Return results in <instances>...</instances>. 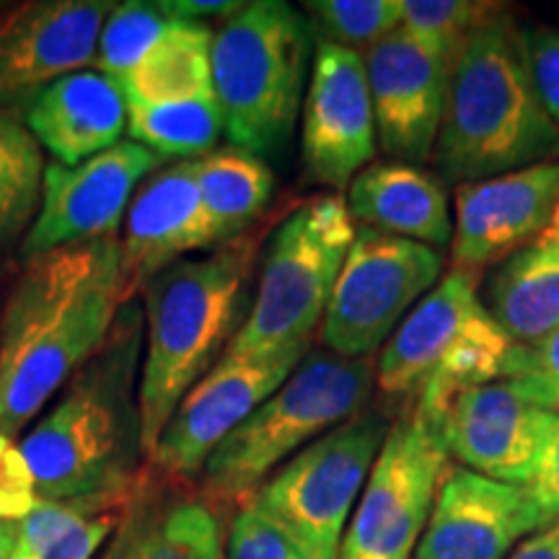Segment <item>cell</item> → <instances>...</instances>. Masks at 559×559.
<instances>
[{
  "mask_svg": "<svg viewBox=\"0 0 559 559\" xmlns=\"http://www.w3.org/2000/svg\"><path fill=\"white\" fill-rule=\"evenodd\" d=\"M128 300L120 236L24 260L0 300V436H24Z\"/></svg>",
  "mask_w": 559,
  "mask_h": 559,
  "instance_id": "1",
  "label": "cell"
},
{
  "mask_svg": "<svg viewBox=\"0 0 559 559\" xmlns=\"http://www.w3.org/2000/svg\"><path fill=\"white\" fill-rule=\"evenodd\" d=\"M145 347L143 300L117 313L109 337L70 376L21 436L39 500L128 498L140 443V366Z\"/></svg>",
  "mask_w": 559,
  "mask_h": 559,
  "instance_id": "2",
  "label": "cell"
},
{
  "mask_svg": "<svg viewBox=\"0 0 559 559\" xmlns=\"http://www.w3.org/2000/svg\"><path fill=\"white\" fill-rule=\"evenodd\" d=\"M559 158V128L531 79L526 32L500 11L461 41L436 143L440 177L469 185Z\"/></svg>",
  "mask_w": 559,
  "mask_h": 559,
  "instance_id": "3",
  "label": "cell"
},
{
  "mask_svg": "<svg viewBox=\"0 0 559 559\" xmlns=\"http://www.w3.org/2000/svg\"><path fill=\"white\" fill-rule=\"evenodd\" d=\"M254 249L257 243L241 236L205 257L169 264L140 290L145 347L138 402L145 459L179 402L223 358L247 319Z\"/></svg>",
  "mask_w": 559,
  "mask_h": 559,
  "instance_id": "4",
  "label": "cell"
},
{
  "mask_svg": "<svg viewBox=\"0 0 559 559\" xmlns=\"http://www.w3.org/2000/svg\"><path fill=\"white\" fill-rule=\"evenodd\" d=\"M313 52L311 21L283 0L243 3L213 32V86L234 148L262 158L288 143Z\"/></svg>",
  "mask_w": 559,
  "mask_h": 559,
  "instance_id": "5",
  "label": "cell"
},
{
  "mask_svg": "<svg viewBox=\"0 0 559 559\" xmlns=\"http://www.w3.org/2000/svg\"><path fill=\"white\" fill-rule=\"evenodd\" d=\"M513 345L479 298L477 275L453 267L381 347L376 386L445 419L461 391L502 381Z\"/></svg>",
  "mask_w": 559,
  "mask_h": 559,
  "instance_id": "6",
  "label": "cell"
},
{
  "mask_svg": "<svg viewBox=\"0 0 559 559\" xmlns=\"http://www.w3.org/2000/svg\"><path fill=\"white\" fill-rule=\"evenodd\" d=\"M376 386L370 358L309 353L290 379L223 440L202 469V489L215 502L247 506L285 461L360 415Z\"/></svg>",
  "mask_w": 559,
  "mask_h": 559,
  "instance_id": "7",
  "label": "cell"
},
{
  "mask_svg": "<svg viewBox=\"0 0 559 559\" xmlns=\"http://www.w3.org/2000/svg\"><path fill=\"white\" fill-rule=\"evenodd\" d=\"M355 234L358 226L340 194H321L293 210L270 236L247 319L223 355L272 358L309 349Z\"/></svg>",
  "mask_w": 559,
  "mask_h": 559,
  "instance_id": "8",
  "label": "cell"
},
{
  "mask_svg": "<svg viewBox=\"0 0 559 559\" xmlns=\"http://www.w3.org/2000/svg\"><path fill=\"white\" fill-rule=\"evenodd\" d=\"M386 432L381 412L362 409L285 461L247 506L288 536L306 559H340Z\"/></svg>",
  "mask_w": 559,
  "mask_h": 559,
  "instance_id": "9",
  "label": "cell"
},
{
  "mask_svg": "<svg viewBox=\"0 0 559 559\" xmlns=\"http://www.w3.org/2000/svg\"><path fill=\"white\" fill-rule=\"evenodd\" d=\"M443 425L419 409L389 425L340 559H412L451 469Z\"/></svg>",
  "mask_w": 559,
  "mask_h": 559,
  "instance_id": "10",
  "label": "cell"
},
{
  "mask_svg": "<svg viewBox=\"0 0 559 559\" xmlns=\"http://www.w3.org/2000/svg\"><path fill=\"white\" fill-rule=\"evenodd\" d=\"M443 257L428 243L358 226L321 321L326 353L368 358L440 283Z\"/></svg>",
  "mask_w": 559,
  "mask_h": 559,
  "instance_id": "11",
  "label": "cell"
},
{
  "mask_svg": "<svg viewBox=\"0 0 559 559\" xmlns=\"http://www.w3.org/2000/svg\"><path fill=\"white\" fill-rule=\"evenodd\" d=\"M166 160L135 140H120L79 166L47 164L41 205L19 247L21 260L120 236V223L140 185L164 169Z\"/></svg>",
  "mask_w": 559,
  "mask_h": 559,
  "instance_id": "12",
  "label": "cell"
},
{
  "mask_svg": "<svg viewBox=\"0 0 559 559\" xmlns=\"http://www.w3.org/2000/svg\"><path fill=\"white\" fill-rule=\"evenodd\" d=\"M456 55L459 47L404 26L362 55L386 156L417 166L436 153Z\"/></svg>",
  "mask_w": 559,
  "mask_h": 559,
  "instance_id": "13",
  "label": "cell"
},
{
  "mask_svg": "<svg viewBox=\"0 0 559 559\" xmlns=\"http://www.w3.org/2000/svg\"><path fill=\"white\" fill-rule=\"evenodd\" d=\"M309 349L272 358H223L179 402L160 430L151 464L171 479H194L213 451L290 379Z\"/></svg>",
  "mask_w": 559,
  "mask_h": 559,
  "instance_id": "14",
  "label": "cell"
},
{
  "mask_svg": "<svg viewBox=\"0 0 559 559\" xmlns=\"http://www.w3.org/2000/svg\"><path fill=\"white\" fill-rule=\"evenodd\" d=\"M300 160L313 185L345 190L376 156V115L366 58L317 39L304 99Z\"/></svg>",
  "mask_w": 559,
  "mask_h": 559,
  "instance_id": "15",
  "label": "cell"
},
{
  "mask_svg": "<svg viewBox=\"0 0 559 559\" xmlns=\"http://www.w3.org/2000/svg\"><path fill=\"white\" fill-rule=\"evenodd\" d=\"M551 526L526 487L451 466L415 559H506L523 539Z\"/></svg>",
  "mask_w": 559,
  "mask_h": 559,
  "instance_id": "16",
  "label": "cell"
},
{
  "mask_svg": "<svg viewBox=\"0 0 559 559\" xmlns=\"http://www.w3.org/2000/svg\"><path fill=\"white\" fill-rule=\"evenodd\" d=\"M109 0H26L0 11V102L29 99L62 75L94 66Z\"/></svg>",
  "mask_w": 559,
  "mask_h": 559,
  "instance_id": "17",
  "label": "cell"
},
{
  "mask_svg": "<svg viewBox=\"0 0 559 559\" xmlns=\"http://www.w3.org/2000/svg\"><path fill=\"white\" fill-rule=\"evenodd\" d=\"M559 198V158L456 187L453 267L502 264L547 228Z\"/></svg>",
  "mask_w": 559,
  "mask_h": 559,
  "instance_id": "18",
  "label": "cell"
},
{
  "mask_svg": "<svg viewBox=\"0 0 559 559\" xmlns=\"http://www.w3.org/2000/svg\"><path fill=\"white\" fill-rule=\"evenodd\" d=\"M551 419L506 381L464 389L445 415V443L461 466L481 477L528 487Z\"/></svg>",
  "mask_w": 559,
  "mask_h": 559,
  "instance_id": "19",
  "label": "cell"
},
{
  "mask_svg": "<svg viewBox=\"0 0 559 559\" xmlns=\"http://www.w3.org/2000/svg\"><path fill=\"white\" fill-rule=\"evenodd\" d=\"M215 243V228L200 198L198 158L151 174L130 202L120 239L130 298H138L160 270Z\"/></svg>",
  "mask_w": 559,
  "mask_h": 559,
  "instance_id": "20",
  "label": "cell"
},
{
  "mask_svg": "<svg viewBox=\"0 0 559 559\" xmlns=\"http://www.w3.org/2000/svg\"><path fill=\"white\" fill-rule=\"evenodd\" d=\"M24 122L55 160L79 166L111 148L128 130L122 83L96 68L75 70L26 99Z\"/></svg>",
  "mask_w": 559,
  "mask_h": 559,
  "instance_id": "21",
  "label": "cell"
},
{
  "mask_svg": "<svg viewBox=\"0 0 559 559\" xmlns=\"http://www.w3.org/2000/svg\"><path fill=\"white\" fill-rule=\"evenodd\" d=\"M347 210L360 226L400 239L445 247L453 239L443 181L404 160L370 164L347 187Z\"/></svg>",
  "mask_w": 559,
  "mask_h": 559,
  "instance_id": "22",
  "label": "cell"
},
{
  "mask_svg": "<svg viewBox=\"0 0 559 559\" xmlns=\"http://www.w3.org/2000/svg\"><path fill=\"white\" fill-rule=\"evenodd\" d=\"M138 107H166L215 96L213 29L205 21L174 19L153 50L120 81Z\"/></svg>",
  "mask_w": 559,
  "mask_h": 559,
  "instance_id": "23",
  "label": "cell"
},
{
  "mask_svg": "<svg viewBox=\"0 0 559 559\" xmlns=\"http://www.w3.org/2000/svg\"><path fill=\"white\" fill-rule=\"evenodd\" d=\"M487 309L519 345L559 326V247L534 241L508 257L487 285Z\"/></svg>",
  "mask_w": 559,
  "mask_h": 559,
  "instance_id": "24",
  "label": "cell"
},
{
  "mask_svg": "<svg viewBox=\"0 0 559 559\" xmlns=\"http://www.w3.org/2000/svg\"><path fill=\"white\" fill-rule=\"evenodd\" d=\"M198 187L202 205L223 243L241 239L270 205L275 190V174L260 156L228 148L198 158Z\"/></svg>",
  "mask_w": 559,
  "mask_h": 559,
  "instance_id": "25",
  "label": "cell"
},
{
  "mask_svg": "<svg viewBox=\"0 0 559 559\" xmlns=\"http://www.w3.org/2000/svg\"><path fill=\"white\" fill-rule=\"evenodd\" d=\"M45 151L26 122L0 104V251L24 241L41 205Z\"/></svg>",
  "mask_w": 559,
  "mask_h": 559,
  "instance_id": "26",
  "label": "cell"
},
{
  "mask_svg": "<svg viewBox=\"0 0 559 559\" xmlns=\"http://www.w3.org/2000/svg\"><path fill=\"white\" fill-rule=\"evenodd\" d=\"M124 528L135 559H226L221 523L205 500H179L156 515L132 508Z\"/></svg>",
  "mask_w": 559,
  "mask_h": 559,
  "instance_id": "27",
  "label": "cell"
},
{
  "mask_svg": "<svg viewBox=\"0 0 559 559\" xmlns=\"http://www.w3.org/2000/svg\"><path fill=\"white\" fill-rule=\"evenodd\" d=\"M130 140L164 158H202L213 153L223 135L218 96L166 107L128 104Z\"/></svg>",
  "mask_w": 559,
  "mask_h": 559,
  "instance_id": "28",
  "label": "cell"
},
{
  "mask_svg": "<svg viewBox=\"0 0 559 559\" xmlns=\"http://www.w3.org/2000/svg\"><path fill=\"white\" fill-rule=\"evenodd\" d=\"M174 16L164 9L160 0H128L117 3L96 45L94 68L111 79L122 81L140 60L153 50V45L164 37Z\"/></svg>",
  "mask_w": 559,
  "mask_h": 559,
  "instance_id": "29",
  "label": "cell"
},
{
  "mask_svg": "<svg viewBox=\"0 0 559 559\" xmlns=\"http://www.w3.org/2000/svg\"><path fill=\"white\" fill-rule=\"evenodd\" d=\"M306 11L319 41L360 55L402 26V0H311Z\"/></svg>",
  "mask_w": 559,
  "mask_h": 559,
  "instance_id": "30",
  "label": "cell"
},
{
  "mask_svg": "<svg viewBox=\"0 0 559 559\" xmlns=\"http://www.w3.org/2000/svg\"><path fill=\"white\" fill-rule=\"evenodd\" d=\"M502 381L534 407L559 415V326L531 345L515 342Z\"/></svg>",
  "mask_w": 559,
  "mask_h": 559,
  "instance_id": "31",
  "label": "cell"
},
{
  "mask_svg": "<svg viewBox=\"0 0 559 559\" xmlns=\"http://www.w3.org/2000/svg\"><path fill=\"white\" fill-rule=\"evenodd\" d=\"M500 11L502 5L481 0H402V26L423 37L461 47V41Z\"/></svg>",
  "mask_w": 559,
  "mask_h": 559,
  "instance_id": "32",
  "label": "cell"
},
{
  "mask_svg": "<svg viewBox=\"0 0 559 559\" xmlns=\"http://www.w3.org/2000/svg\"><path fill=\"white\" fill-rule=\"evenodd\" d=\"M226 559H306L288 536L243 506L228 528Z\"/></svg>",
  "mask_w": 559,
  "mask_h": 559,
  "instance_id": "33",
  "label": "cell"
},
{
  "mask_svg": "<svg viewBox=\"0 0 559 559\" xmlns=\"http://www.w3.org/2000/svg\"><path fill=\"white\" fill-rule=\"evenodd\" d=\"M37 502V485L24 453L13 438L0 436V521H24Z\"/></svg>",
  "mask_w": 559,
  "mask_h": 559,
  "instance_id": "34",
  "label": "cell"
},
{
  "mask_svg": "<svg viewBox=\"0 0 559 559\" xmlns=\"http://www.w3.org/2000/svg\"><path fill=\"white\" fill-rule=\"evenodd\" d=\"M526 55L536 94L559 128V29L536 26L526 32Z\"/></svg>",
  "mask_w": 559,
  "mask_h": 559,
  "instance_id": "35",
  "label": "cell"
},
{
  "mask_svg": "<svg viewBox=\"0 0 559 559\" xmlns=\"http://www.w3.org/2000/svg\"><path fill=\"white\" fill-rule=\"evenodd\" d=\"M122 521V508L104 510V513L88 515L79 526H73L66 536H60L39 559H94L107 536Z\"/></svg>",
  "mask_w": 559,
  "mask_h": 559,
  "instance_id": "36",
  "label": "cell"
},
{
  "mask_svg": "<svg viewBox=\"0 0 559 559\" xmlns=\"http://www.w3.org/2000/svg\"><path fill=\"white\" fill-rule=\"evenodd\" d=\"M531 498L539 502L551 523H559V415L551 419V428L544 451L536 464L534 479L526 487Z\"/></svg>",
  "mask_w": 559,
  "mask_h": 559,
  "instance_id": "37",
  "label": "cell"
},
{
  "mask_svg": "<svg viewBox=\"0 0 559 559\" xmlns=\"http://www.w3.org/2000/svg\"><path fill=\"white\" fill-rule=\"evenodd\" d=\"M160 3L174 19L185 21H205L213 16L228 19L243 5L239 0H160Z\"/></svg>",
  "mask_w": 559,
  "mask_h": 559,
  "instance_id": "38",
  "label": "cell"
},
{
  "mask_svg": "<svg viewBox=\"0 0 559 559\" xmlns=\"http://www.w3.org/2000/svg\"><path fill=\"white\" fill-rule=\"evenodd\" d=\"M506 559H559V531L551 526L539 534L528 536L521 542L519 549H513Z\"/></svg>",
  "mask_w": 559,
  "mask_h": 559,
  "instance_id": "39",
  "label": "cell"
},
{
  "mask_svg": "<svg viewBox=\"0 0 559 559\" xmlns=\"http://www.w3.org/2000/svg\"><path fill=\"white\" fill-rule=\"evenodd\" d=\"M19 542V523L0 521V559H9Z\"/></svg>",
  "mask_w": 559,
  "mask_h": 559,
  "instance_id": "40",
  "label": "cell"
},
{
  "mask_svg": "<svg viewBox=\"0 0 559 559\" xmlns=\"http://www.w3.org/2000/svg\"><path fill=\"white\" fill-rule=\"evenodd\" d=\"M107 559H135V551H132L130 534H128V528H124V526H122V531H120V536H117V542L111 544Z\"/></svg>",
  "mask_w": 559,
  "mask_h": 559,
  "instance_id": "41",
  "label": "cell"
},
{
  "mask_svg": "<svg viewBox=\"0 0 559 559\" xmlns=\"http://www.w3.org/2000/svg\"><path fill=\"white\" fill-rule=\"evenodd\" d=\"M536 241H542V243H557L559 247V198H557V202H555V210H551V215H549V223H547V228L542 230V236Z\"/></svg>",
  "mask_w": 559,
  "mask_h": 559,
  "instance_id": "42",
  "label": "cell"
},
{
  "mask_svg": "<svg viewBox=\"0 0 559 559\" xmlns=\"http://www.w3.org/2000/svg\"><path fill=\"white\" fill-rule=\"evenodd\" d=\"M9 559H34L29 551H26L24 547H21V544L16 542V547H13V551H11V557Z\"/></svg>",
  "mask_w": 559,
  "mask_h": 559,
  "instance_id": "43",
  "label": "cell"
},
{
  "mask_svg": "<svg viewBox=\"0 0 559 559\" xmlns=\"http://www.w3.org/2000/svg\"><path fill=\"white\" fill-rule=\"evenodd\" d=\"M3 9H5V5H3V3H0V11H3Z\"/></svg>",
  "mask_w": 559,
  "mask_h": 559,
  "instance_id": "44",
  "label": "cell"
},
{
  "mask_svg": "<svg viewBox=\"0 0 559 559\" xmlns=\"http://www.w3.org/2000/svg\"><path fill=\"white\" fill-rule=\"evenodd\" d=\"M555 526H557V531H559V523H555Z\"/></svg>",
  "mask_w": 559,
  "mask_h": 559,
  "instance_id": "45",
  "label": "cell"
}]
</instances>
